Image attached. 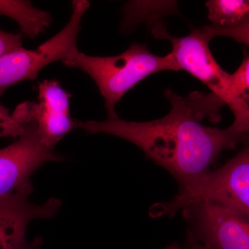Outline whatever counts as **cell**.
<instances>
[{
	"mask_svg": "<svg viewBox=\"0 0 249 249\" xmlns=\"http://www.w3.org/2000/svg\"><path fill=\"white\" fill-rule=\"evenodd\" d=\"M171 105L169 112L157 120L135 122L122 119L77 122L76 127L89 134L105 133L137 145L145 156L169 172L184 188L209 171L224 150L235 149L248 138L249 132L204 125L221 120L224 102L213 93L193 92L182 97L173 90L165 91Z\"/></svg>",
	"mask_w": 249,
	"mask_h": 249,
	"instance_id": "cell-1",
	"label": "cell"
},
{
	"mask_svg": "<svg viewBox=\"0 0 249 249\" xmlns=\"http://www.w3.org/2000/svg\"><path fill=\"white\" fill-rule=\"evenodd\" d=\"M62 63L79 69L92 78L104 98L107 119L119 118L116 104L142 80L160 71H179L171 54L159 56L150 52L146 45L139 43L132 44L115 56H91L79 52Z\"/></svg>",
	"mask_w": 249,
	"mask_h": 249,
	"instance_id": "cell-2",
	"label": "cell"
},
{
	"mask_svg": "<svg viewBox=\"0 0 249 249\" xmlns=\"http://www.w3.org/2000/svg\"><path fill=\"white\" fill-rule=\"evenodd\" d=\"M244 147L221 168L211 170L184 188L167 202L150 209L153 217L172 216L191 206L209 202L249 221V136Z\"/></svg>",
	"mask_w": 249,
	"mask_h": 249,
	"instance_id": "cell-3",
	"label": "cell"
},
{
	"mask_svg": "<svg viewBox=\"0 0 249 249\" xmlns=\"http://www.w3.org/2000/svg\"><path fill=\"white\" fill-rule=\"evenodd\" d=\"M156 38L170 41V52L178 70H184L206 85L212 93L229 106L234 116L232 127L239 132H249V105L236 94L231 74L219 66L209 48L211 40L201 29L189 35L176 37L170 35L163 23L153 27Z\"/></svg>",
	"mask_w": 249,
	"mask_h": 249,
	"instance_id": "cell-4",
	"label": "cell"
},
{
	"mask_svg": "<svg viewBox=\"0 0 249 249\" xmlns=\"http://www.w3.org/2000/svg\"><path fill=\"white\" fill-rule=\"evenodd\" d=\"M71 5L70 21L56 35L34 50L21 47L0 57V97L16 83L36 79L39 72L49 64L67 61L79 52L77 41L82 19L90 3L75 0Z\"/></svg>",
	"mask_w": 249,
	"mask_h": 249,
	"instance_id": "cell-5",
	"label": "cell"
},
{
	"mask_svg": "<svg viewBox=\"0 0 249 249\" xmlns=\"http://www.w3.org/2000/svg\"><path fill=\"white\" fill-rule=\"evenodd\" d=\"M71 97L56 80H45L38 83L37 102L20 103L12 114L19 124L35 122L44 143L53 150L66 134L76 127L77 122L70 114Z\"/></svg>",
	"mask_w": 249,
	"mask_h": 249,
	"instance_id": "cell-6",
	"label": "cell"
},
{
	"mask_svg": "<svg viewBox=\"0 0 249 249\" xmlns=\"http://www.w3.org/2000/svg\"><path fill=\"white\" fill-rule=\"evenodd\" d=\"M61 160L44 143L37 124H25L16 142L0 149V198L31 184V175L46 162Z\"/></svg>",
	"mask_w": 249,
	"mask_h": 249,
	"instance_id": "cell-7",
	"label": "cell"
},
{
	"mask_svg": "<svg viewBox=\"0 0 249 249\" xmlns=\"http://www.w3.org/2000/svg\"><path fill=\"white\" fill-rule=\"evenodd\" d=\"M190 225L188 233L213 249H249V221L209 202L182 210Z\"/></svg>",
	"mask_w": 249,
	"mask_h": 249,
	"instance_id": "cell-8",
	"label": "cell"
},
{
	"mask_svg": "<svg viewBox=\"0 0 249 249\" xmlns=\"http://www.w3.org/2000/svg\"><path fill=\"white\" fill-rule=\"evenodd\" d=\"M32 185L0 198V249H24L28 225L36 219L53 217L61 206V201L51 198L42 205L33 204L29 196Z\"/></svg>",
	"mask_w": 249,
	"mask_h": 249,
	"instance_id": "cell-9",
	"label": "cell"
},
{
	"mask_svg": "<svg viewBox=\"0 0 249 249\" xmlns=\"http://www.w3.org/2000/svg\"><path fill=\"white\" fill-rule=\"evenodd\" d=\"M0 14L14 19L31 38L43 33L53 22L52 15L34 7L30 1H1Z\"/></svg>",
	"mask_w": 249,
	"mask_h": 249,
	"instance_id": "cell-10",
	"label": "cell"
},
{
	"mask_svg": "<svg viewBox=\"0 0 249 249\" xmlns=\"http://www.w3.org/2000/svg\"><path fill=\"white\" fill-rule=\"evenodd\" d=\"M177 13L176 1H132L126 4L124 9L123 27L131 30L141 22H155L170 13Z\"/></svg>",
	"mask_w": 249,
	"mask_h": 249,
	"instance_id": "cell-11",
	"label": "cell"
},
{
	"mask_svg": "<svg viewBox=\"0 0 249 249\" xmlns=\"http://www.w3.org/2000/svg\"><path fill=\"white\" fill-rule=\"evenodd\" d=\"M208 18L213 25L231 27L249 17V0H209Z\"/></svg>",
	"mask_w": 249,
	"mask_h": 249,
	"instance_id": "cell-12",
	"label": "cell"
},
{
	"mask_svg": "<svg viewBox=\"0 0 249 249\" xmlns=\"http://www.w3.org/2000/svg\"><path fill=\"white\" fill-rule=\"evenodd\" d=\"M201 30L211 40L215 37L224 36L249 47V17L234 27H222L209 24L201 28Z\"/></svg>",
	"mask_w": 249,
	"mask_h": 249,
	"instance_id": "cell-13",
	"label": "cell"
},
{
	"mask_svg": "<svg viewBox=\"0 0 249 249\" xmlns=\"http://www.w3.org/2000/svg\"><path fill=\"white\" fill-rule=\"evenodd\" d=\"M231 80L236 94L249 105V55L245 57L240 66L232 73Z\"/></svg>",
	"mask_w": 249,
	"mask_h": 249,
	"instance_id": "cell-14",
	"label": "cell"
},
{
	"mask_svg": "<svg viewBox=\"0 0 249 249\" xmlns=\"http://www.w3.org/2000/svg\"><path fill=\"white\" fill-rule=\"evenodd\" d=\"M25 131V124L18 122L9 109L0 104V139L19 138Z\"/></svg>",
	"mask_w": 249,
	"mask_h": 249,
	"instance_id": "cell-15",
	"label": "cell"
},
{
	"mask_svg": "<svg viewBox=\"0 0 249 249\" xmlns=\"http://www.w3.org/2000/svg\"><path fill=\"white\" fill-rule=\"evenodd\" d=\"M22 47V36L0 29V57Z\"/></svg>",
	"mask_w": 249,
	"mask_h": 249,
	"instance_id": "cell-16",
	"label": "cell"
},
{
	"mask_svg": "<svg viewBox=\"0 0 249 249\" xmlns=\"http://www.w3.org/2000/svg\"><path fill=\"white\" fill-rule=\"evenodd\" d=\"M183 249H213L207 247V246L203 245L200 242L196 241V239L193 238V237L189 233L187 236V240L186 244H185Z\"/></svg>",
	"mask_w": 249,
	"mask_h": 249,
	"instance_id": "cell-17",
	"label": "cell"
},
{
	"mask_svg": "<svg viewBox=\"0 0 249 249\" xmlns=\"http://www.w3.org/2000/svg\"><path fill=\"white\" fill-rule=\"evenodd\" d=\"M42 241L40 238H36L32 242H29L24 249H38L40 248Z\"/></svg>",
	"mask_w": 249,
	"mask_h": 249,
	"instance_id": "cell-18",
	"label": "cell"
},
{
	"mask_svg": "<svg viewBox=\"0 0 249 249\" xmlns=\"http://www.w3.org/2000/svg\"><path fill=\"white\" fill-rule=\"evenodd\" d=\"M164 249H180V247L177 244H173V245L168 246Z\"/></svg>",
	"mask_w": 249,
	"mask_h": 249,
	"instance_id": "cell-19",
	"label": "cell"
}]
</instances>
